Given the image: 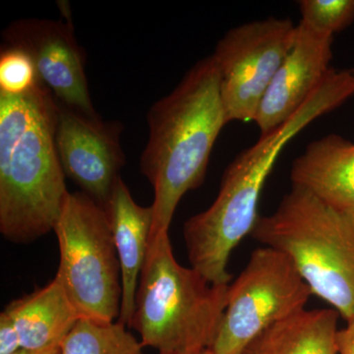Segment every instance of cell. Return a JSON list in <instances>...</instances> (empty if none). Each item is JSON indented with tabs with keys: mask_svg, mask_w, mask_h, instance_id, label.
I'll use <instances>...</instances> for the list:
<instances>
[{
	"mask_svg": "<svg viewBox=\"0 0 354 354\" xmlns=\"http://www.w3.org/2000/svg\"><path fill=\"white\" fill-rule=\"evenodd\" d=\"M189 354H213L209 349H206V351H199V353H189Z\"/></svg>",
	"mask_w": 354,
	"mask_h": 354,
	"instance_id": "7402d4cb",
	"label": "cell"
},
{
	"mask_svg": "<svg viewBox=\"0 0 354 354\" xmlns=\"http://www.w3.org/2000/svg\"><path fill=\"white\" fill-rule=\"evenodd\" d=\"M62 6L65 21L35 18L13 21L2 31L3 44L29 55L39 82L60 106L91 120H102L88 91L85 51L74 34L68 6Z\"/></svg>",
	"mask_w": 354,
	"mask_h": 354,
	"instance_id": "9c48e42d",
	"label": "cell"
},
{
	"mask_svg": "<svg viewBox=\"0 0 354 354\" xmlns=\"http://www.w3.org/2000/svg\"><path fill=\"white\" fill-rule=\"evenodd\" d=\"M14 354H62V348L53 351H31L21 348L19 351Z\"/></svg>",
	"mask_w": 354,
	"mask_h": 354,
	"instance_id": "44dd1931",
	"label": "cell"
},
{
	"mask_svg": "<svg viewBox=\"0 0 354 354\" xmlns=\"http://www.w3.org/2000/svg\"><path fill=\"white\" fill-rule=\"evenodd\" d=\"M0 51V94H27L41 83L27 53L6 44H2Z\"/></svg>",
	"mask_w": 354,
	"mask_h": 354,
	"instance_id": "ac0fdd59",
	"label": "cell"
},
{
	"mask_svg": "<svg viewBox=\"0 0 354 354\" xmlns=\"http://www.w3.org/2000/svg\"><path fill=\"white\" fill-rule=\"evenodd\" d=\"M290 179L330 206L354 212V143L335 134L312 142L293 162Z\"/></svg>",
	"mask_w": 354,
	"mask_h": 354,
	"instance_id": "4fadbf2b",
	"label": "cell"
},
{
	"mask_svg": "<svg viewBox=\"0 0 354 354\" xmlns=\"http://www.w3.org/2000/svg\"><path fill=\"white\" fill-rule=\"evenodd\" d=\"M313 295L285 254L256 249L239 278L230 286L223 322L213 354H241L268 328L297 312Z\"/></svg>",
	"mask_w": 354,
	"mask_h": 354,
	"instance_id": "52a82bcc",
	"label": "cell"
},
{
	"mask_svg": "<svg viewBox=\"0 0 354 354\" xmlns=\"http://www.w3.org/2000/svg\"><path fill=\"white\" fill-rule=\"evenodd\" d=\"M127 326L81 318L62 344V354H143Z\"/></svg>",
	"mask_w": 354,
	"mask_h": 354,
	"instance_id": "2e32d148",
	"label": "cell"
},
{
	"mask_svg": "<svg viewBox=\"0 0 354 354\" xmlns=\"http://www.w3.org/2000/svg\"><path fill=\"white\" fill-rule=\"evenodd\" d=\"M147 121L150 134L140 169L153 189V237L169 232L180 200L202 185L214 145L228 123L214 57L191 67L171 94L151 106Z\"/></svg>",
	"mask_w": 354,
	"mask_h": 354,
	"instance_id": "7a4b0ae2",
	"label": "cell"
},
{
	"mask_svg": "<svg viewBox=\"0 0 354 354\" xmlns=\"http://www.w3.org/2000/svg\"><path fill=\"white\" fill-rule=\"evenodd\" d=\"M230 285H213L177 262L169 232L151 237L130 328L160 354L209 349L227 309Z\"/></svg>",
	"mask_w": 354,
	"mask_h": 354,
	"instance_id": "277c9868",
	"label": "cell"
},
{
	"mask_svg": "<svg viewBox=\"0 0 354 354\" xmlns=\"http://www.w3.org/2000/svg\"><path fill=\"white\" fill-rule=\"evenodd\" d=\"M304 24L333 35L354 22V0H301L298 1Z\"/></svg>",
	"mask_w": 354,
	"mask_h": 354,
	"instance_id": "e0dca14e",
	"label": "cell"
},
{
	"mask_svg": "<svg viewBox=\"0 0 354 354\" xmlns=\"http://www.w3.org/2000/svg\"><path fill=\"white\" fill-rule=\"evenodd\" d=\"M255 241L285 254L313 295L354 318V212L292 186L278 208L259 216Z\"/></svg>",
	"mask_w": 354,
	"mask_h": 354,
	"instance_id": "5b68a950",
	"label": "cell"
},
{
	"mask_svg": "<svg viewBox=\"0 0 354 354\" xmlns=\"http://www.w3.org/2000/svg\"><path fill=\"white\" fill-rule=\"evenodd\" d=\"M334 36L300 22L295 43L263 97L254 122L261 136L298 113L329 76Z\"/></svg>",
	"mask_w": 354,
	"mask_h": 354,
	"instance_id": "8fae6325",
	"label": "cell"
},
{
	"mask_svg": "<svg viewBox=\"0 0 354 354\" xmlns=\"http://www.w3.org/2000/svg\"><path fill=\"white\" fill-rule=\"evenodd\" d=\"M337 354H354V318L337 334Z\"/></svg>",
	"mask_w": 354,
	"mask_h": 354,
	"instance_id": "ffe728a7",
	"label": "cell"
},
{
	"mask_svg": "<svg viewBox=\"0 0 354 354\" xmlns=\"http://www.w3.org/2000/svg\"><path fill=\"white\" fill-rule=\"evenodd\" d=\"M58 102L41 83L0 94V232L26 244L55 230L69 192L57 148Z\"/></svg>",
	"mask_w": 354,
	"mask_h": 354,
	"instance_id": "6da1fadb",
	"label": "cell"
},
{
	"mask_svg": "<svg viewBox=\"0 0 354 354\" xmlns=\"http://www.w3.org/2000/svg\"><path fill=\"white\" fill-rule=\"evenodd\" d=\"M104 209L111 223L120 264L122 297L118 321L130 329L140 276L150 243L153 208L137 204L120 177Z\"/></svg>",
	"mask_w": 354,
	"mask_h": 354,
	"instance_id": "7c38bea8",
	"label": "cell"
},
{
	"mask_svg": "<svg viewBox=\"0 0 354 354\" xmlns=\"http://www.w3.org/2000/svg\"><path fill=\"white\" fill-rule=\"evenodd\" d=\"M21 348L20 337L15 324L3 310L0 313V354H14Z\"/></svg>",
	"mask_w": 354,
	"mask_h": 354,
	"instance_id": "d6986e66",
	"label": "cell"
},
{
	"mask_svg": "<svg viewBox=\"0 0 354 354\" xmlns=\"http://www.w3.org/2000/svg\"><path fill=\"white\" fill-rule=\"evenodd\" d=\"M295 35L292 21L271 17L232 28L218 41L212 57L220 76L227 122L255 120Z\"/></svg>",
	"mask_w": 354,
	"mask_h": 354,
	"instance_id": "ba28073f",
	"label": "cell"
},
{
	"mask_svg": "<svg viewBox=\"0 0 354 354\" xmlns=\"http://www.w3.org/2000/svg\"><path fill=\"white\" fill-rule=\"evenodd\" d=\"M53 232L60 260L57 278L82 318L115 322L121 271L106 209L85 193H69Z\"/></svg>",
	"mask_w": 354,
	"mask_h": 354,
	"instance_id": "8992f818",
	"label": "cell"
},
{
	"mask_svg": "<svg viewBox=\"0 0 354 354\" xmlns=\"http://www.w3.org/2000/svg\"><path fill=\"white\" fill-rule=\"evenodd\" d=\"M57 148L65 176L106 209L125 165L120 121L93 120L58 104Z\"/></svg>",
	"mask_w": 354,
	"mask_h": 354,
	"instance_id": "30bf717a",
	"label": "cell"
},
{
	"mask_svg": "<svg viewBox=\"0 0 354 354\" xmlns=\"http://www.w3.org/2000/svg\"><path fill=\"white\" fill-rule=\"evenodd\" d=\"M339 312L302 310L268 328L241 354H337Z\"/></svg>",
	"mask_w": 354,
	"mask_h": 354,
	"instance_id": "9a60e30c",
	"label": "cell"
},
{
	"mask_svg": "<svg viewBox=\"0 0 354 354\" xmlns=\"http://www.w3.org/2000/svg\"><path fill=\"white\" fill-rule=\"evenodd\" d=\"M353 95L348 79L330 73L293 118L235 158L225 169L213 204L184 223V241L193 269L213 285H230V254L247 234H252L259 218L263 186L279 153L312 121Z\"/></svg>",
	"mask_w": 354,
	"mask_h": 354,
	"instance_id": "3957f363",
	"label": "cell"
},
{
	"mask_svg": "<svg viewBox=\"0 0 354 354\" xmlns=\"http://www.w3.org/2000/svg\"><path fill=\"white\" fill-rule=\"evenodd\" d=\"M4 311L15 324L22 348L31 351L62 348L82 318L57 277L44 288L13 300Z\"/></svg>",
	"mask_w": 354,
	"mask_h": 354,
	"instance_id": "5bb4252c",
	"label": "cell"
}]
</instances>
